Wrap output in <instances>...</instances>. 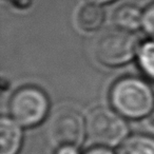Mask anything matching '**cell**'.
Wrapping results in <instances>:
<instances>
[{
  "label": "cell",
  "mask_w": 154,
  "mask_h": 154,
  "mask_svg": "<svg viewBox=\"0 0 154 154\" xmlns=\"http://www.w3.org/2000/svg\"><path fill=\"white\" fill-rule=\"evenodd\" d=\"M141 28L152 38H154V2L150 3L143 12Z\"/></svg>",
  "instance_id": "8fae6325"
},
{
  "label": "cell",
  "mask_w": 154,
  "mask_h": 154,
  "mask_svg": "<svg viewBox=\"0 0 154 154\" xmlns=\"http://www.w3.org/2000/svg\"><path fill=\"white\" fill-rule=\"evenodd\" d=\"M50 100L38 87L26 86L14 92L9 101L10 116L24 128H33L45 120Z\"/></svg>",
  "instance_id": "3957f363"
},
{
  "label": "cell",
  "mask_w": 154,
  "mask_h": 154,
  "mask_svg": "<svg viewBox=\"0 0 154 154\" xmlns=\"http://www.w3.org/2000/svg\"><path fill=\"white\" fill-rule=\"evenodd\" d=\"M87 122L78 112L63 109L56 113L50 126V135L54 143L74 145L79 147L85 139Z\"/></svg>",
  "instance_id": "5b68a950"
},
{
  "label": "cell",
  "mask_w": 154,
  "mask_h": 154,
  "mask_svg": "<svg viewBox=\"0 0 154 154\" xmlns=\"http://www.w3.org/2000/svg\"><path fill=\"white\" fill-rule=\"evenodd\" d=\"M126 118L110 108H96L87 118V132L99 146L113 148L122 145L129 134Z\"/></svg>",
  "instance_id": "277c9868"
},
{
  "label": "cell",
  "mask_w": 154,
  "mask_h": 154,
  "mask_svg": "<svg viewBox=\"0 0 154 154\" xmlns=\"http://www.w3.org/2000/svg\"><path fill=\"white\" fill-rule=\"evenodd\" d=\"M109 96L112 108L125 118L140 119L154 110V91L140 77L125 76L117 79Z\"/></svg>",
  "instance_id": "6da1fadb"
},
{
  "label": "cell",
  "mask_w": 154,
  "mask_h": 154,
  "mask_svg": "<svg viewBox=\"0 0 154 154\" xmlns=\"http://www.w3.org/2000/svg\"><path fill=\"white\" fill-rule=\"evenodd\" d=\"M139 41L132 32L113 29L98 37L94 47L96 59L107 66H119L136 57Z\"/></svg>",
  "instance_id": "7a4b0ae2"
},
{
  "label": "cell",
  "mask_w": 154,
  "mask_h": 154,
  "mask_svg": "<svg viewBox=\"0 0 154 154\" xmlns=\"http://www.w3.org/2000/svg\"><path fill=\"white\" fill-rule=\"evenodd\" d=\"M136 59L143 74L154 82V38L147 39L139 45Z\"/></svg>",
  "instance_id": "30bf717a"
},
{
  "label": "cell",
  "mask_w": 154,
  "mask_h": 154,
  "mask_svg": "<svg viewBox=\"0 0 154 154\" xmlns=\"http://www.w3.org/2000/svg\"><path fill=\"white\" fill-rule=\"evenodd\" d=\"M113 21L118 29L135 32L141 28L143 12L133 5H124L115 11Z\"/></svg>",
  "instance_id": "52a82bcc"
},
{
  "label": "cell",
  "mask_w": 154,
  "mask_h": 154,
  "mask_svg": "<svg viewBox=\"0 0 154 154\" xmlns=\"http://www.w3.org/2000/svg\"><path fill=\"white\" fill-rule=\"evenodd\" d=\"M88 1L91 3H96V5H103L110 3V2H113V1H115V0H88Z\"/></svg>",
  "instance_id": "9a60e30c"
},
{
  "label": "cell",
  "mask_w": 154,
  "mask_h": 154,
  "mask_svg": "<svg viewBox=\"0 0 154 154\" xmlns=\"http://www.w3.org/2000/svg\"><path fill=\"white\" fill-rule=\"evenodd\" d=\"M149 120H150V124L154 127V110L151 112V114L149 115Z\"/></svg>",
  "instance_id": "2e32d148"
},
{
  "label": "cell",
  "mask_w": 154,
  "mask_h": 154,
  "mask_svg": "<svg viewBox=\"0 0 154 154\" xmlns=\"http://www.w3.org/2000/svg\"><path fill=\"white\" fill-rule=\"evenodd\" d=\"M85 154H115L111 150V148L105 147V146H96V147H93L91 149L87 150L85 152Z\"/></svg>",
  "instance_id": "4fadbf2b"
},
{
  "label": "cell",
  "mask_w": 154,
  "mask_h": 154,
  "mask_svg": "<svg viewBox=\"0 0 154 154\" xmlns=\"http://www.w3.org/2000/svg\"><path fill=\"white\" fill-rule=\"evenodd\" d=\"M8 1L18 9H28L31 7L33 0H8Z\"/></svg>",
  "instance_id": "5bb4252c"
},
{
  "label": "cell",
  "mask_w": 154,
  "mask_h": 154,
  "mask_svg": "<svg viewBox=\"0 0 154 154\" xmlns=\"http://www.w3.org/2000/svg\"><path fill=\"white\" fill-rule=\"evenodd\" d=\"M105 20V12L103 8L96 3H87L80 8L77 14V24L82 31L93 32L103 26Z\"/></svg>",
  "instance_id": "ba28073f"
},
{
  "label": "cell",
  "mask_w": 154,
  "mask_h": 154,
  "mask_svg": "<svg viewBox=\"0 0 154 154\" xmlns=\"http://www.w3.org/2000/svg\"><path fill=\"white\" fill-rule=\"evenodd\" d=\"M117 154H154V137L147 134L127 137L119 146Z\"/></svg>",
  "instance_id": "9c48e42d"
},
{
  "label": "cell",
  "mask_w": 154,
  "mask_h": 154,
  "mask_svg": "<svg viewBox=\"0 0 154 154\" xmlns=\"http://www.w3.org/2000/svg\"><path fill=\"white\" fill-rule=\"evenodd\" d=\"M21 126L11 116L0 119V154H18L22 145Z\"/></svg>",
  "instance_id": "8992f818"
},
{
  "label": "cell",
  "mask_w": 154,
  "mask_h": 154,
  "mask_svg": "<svg viewBox=\"0 0 154 154\" xmlns=\"http://www.w3.org/2000/svg\"><path fill=\"white\" fill-rule=\"evenodd\" d=\"M55 154H80L79 147L74 145H61L58 146Z\"/></svg>",
  "instance_id": "7c38bea8"
}]
</instances>
